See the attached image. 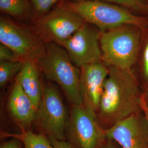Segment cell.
Returning a JSON list of instances; mask_svg holds the SVG:
<instances>
[{
	"mask_svg": "<svg viewBox=\"0 0 148 148\" xmlns=\"http://www.w3.org/2000/svg\"></svg>",
	"mask_w": 148,
	"mask_h": 148,
	"instance_id": "obj_27",
	"label": "cell"
},
{
	"mask_svg": "<svg viewBox=\"0 0 148 148\" xmlns=\"http://www.w3.org/2000/svg\"><path fill=\"white\" fill-rule=\"evenodd\" d=\"M1 12L18 19H26L32 12L30 0H0Z\"/></svg>",
	"mask_w": 148,
	"mask_h": 148,
	"instance_id": "obj_15",
	"label": "cell"
},
{
	"mask_svg": "<svg viewBox=\"0 0 148 148\" xmlns=\"http://www.w3.org/2000/svg\"><path fill=\"white\" fill-rule=\"evenodd\" d=\"M65 140L75 148H104L108 139L95 112L82 105L71 106Z\"/></svg>",
	"mask_w": 148,
	"mask_h": 148,
	"instance_id": "obj_5",
	"label": "cell"
},
{
	"mask_svg": "<svg viewBox=\"0 0 148 148\" xmlns=\"http://www.w3.org/2000/svg\"><path fill=\"white\" fill-rule=\"evenodd\" d=\"M40 69L36 60L27 59L23 61L21 71L16 81L38 108L42 95V85L40 78Z\"/></svg>",
	"mask_w": 148,
	"mask_h": 148,
	"instance_id": "obj_13",
	"label": "cell"
},
{
	"mask_svg": "<svg viewBox=\"0 0 148 148\" xmlns=\"http://www.w3.org/2000/svg\"><path fill=\"white\" fill-rule=\"evenodd\" d=\"M32 12L38 18L52 10L59 0H30Z\"/></svg>",
	"mask_w": 148,
	"mask_h": 148,
	"instance_id": "obj_19",
	"label": "cell"
},
{
	"mask_svg": "<svg viewBox=\"0 0 148 148\" xmlns=\"http://www.w3.org/2000/svg\"><path fill=\"white\" fill-rule=\"evenodd\" d=\"M101 32L84 22L67 40L59 45L63 47L73 63L78 68L85 64L102 61L100 46Z\"/></svg>",
	"mask_w": 148,
	"mask_h": 148,
	"instance_id": "obj_9",
	"label": "cell"
},
{
	"mask_svg": "<svg viewBox=\"0 0 148 148\" xmlns=\"http://www.w3.org/2000/svg\"><path fill=\"white\" fill-rule=\"evenodd\" d=\"M142 110H143V112L144 114V115L145 116V118L147 119V121L148 122V108H147V106H146L144 101V98H142Z\"/></svg>",
	"mask_w": 148,
	"mask_h": 148,
	"instance_id": "obj_23",
	"label": "cell"
},
{
	"mask_svg": "<svg viewBox=\"0 0 148 148\" xmlns=\"http://www.w3.org/2000/svg\"><path fill=\"white\" fill-rule=\"evenodd\" d=\"M136 66L134 69L144 91L148 87V29L145 32Z\"/></svg>",
	"mask_w": 148,
	"mask_h": 148,
	"instance_id": "obj_16",
	"label": "cell"
},
{
	"mask_svg": "<svg viewBox=\"0 0 148 148\" xmlns=\"http://www.w3.org/2000/svg\"><path fill=\"white\" fill-rule=\"evenodd\" d=\"M106 131L108 139L118 143L122 148H148V124L143 111Z\"/></svg>",
	"mask_w": 148,
	"mask_h": 148,
	"instance_id": "obj_10",
	"label": "cell"
},
{
	"mask_svg": "<svg viewBox=\"0 0 148 148\" xmlns=\"http://www.w3.org/2000/svg\"><path fill=\"white\" fill-rule=\"evenodd\" d=\"M85 21L62 5L38 18L35 32L45 41L60 45L71 37Z\"/></svg>",
	"mask_w": 148,
	"mask_h": 148,
	"instance_id": "obj_8",
	"label": "cell"
},
{
	"mask_svg": "<svg viewBox=\"0 0 148 148\" xmlns=\"http://www.w3.org/2000/svg\"><path fill=\"white\" fill-rule=\"evenodd\" d=\"M138 1H139L141 2H142V3H144L148 5V0H138Z\"/></svg>",
	"mask_w": 148,
	"mask_h": 148,
	"instance_id": "obj_26",
	"label": "cell"
},
{
	"mask_svg": "<svg viewBox=\"0 0 148 148\" xmlns=\"http://www.w3.org/2000/svg\"><path fill=\"white\" fill-rule=\"evenodd\" d=\"M21 61L14 53L5 45L0 43V62Z\"/></svg>",
	"mask_w": 148,
	"mask_h": 148,
	"instance_id": "obj_20",
	"label": "cell"
},
{
	"mask_svg": "<svg viewBox=\"0 0 148 148\" xmlns=\"http://www.w3.org/2000/svg\"><path fill=\"white\" fill-rule=\"evenodd\" d=\"M70 1H86V0H70ZM111 3L121 5L134 12L137 14H147L148 12V5L142 3L138 0H93Z\"/></svg>",
	"mask_w": 148,
	"mask_h": 148,
	"instance_id": "obj_18",
	"label": "cell"
},
{
	"mask_svg": "<svg viewBox=\"0 0 148 148\" xmlns=\"http://www.w3.org/2000/svg\"><path fill=\"white\" fill-rule=\"evenodd\" d=\"M61 5L74 12L100 32L126 25L148 29V17L139 16L121 5L93 0L69 1Z\"/></svg>",
	"mask_w": 148,
	"mask_h": 148,
	"instance_id": "obj_3",
	"label": "cell"
},
{
	"mask_svg": "<svg viewBox=\"0 0 148 148\" xmlns=\"http://www.w3.org/2000/svg\"><path fill=\"white\" fill-rule=\"evenodd\" d=\"M5 137L16 138L21 140L24 148H56L49 138L42 133H35L32 131H21L19 133H1Z\"/></svg>",
	"mask_w": 148,
	"mask_h": 148,
	"instance_id": "obj_14",
	"label": "cell"
},
{
	"mask_svg": "<svg viewBox=\"0 0 148 148\" xmlns=\"http://www.w3.org/2000/svg\"><path fill=\"white\" fill-rule=\"evenodd\" d=\"M0 148H24V147L21 140L16 138L11 137L10 139L1 144Z\"/></svg>",
	"mask_w": 148,
	"mask_h": 148,
	"instance_id": "obj_21",
	"label": "cell"
},
{
	"mask_svg": "<svg viewBox=\"0 0 148 148\" xmlns=\"http://www.w3.org/2000/svg\"><path fill=\"white\" fill-rule=\"evenodd\" d=\"M109 68L103 61L79 68V90L82 104L97 114Z\"/></svg>",
	"mask_w": 148,
	"mask_h": 148,
	"instance_id": "obj_11",
	"label": "cell"
},
{
	"mask_svg": "<svg viewBox=\"0 0 148 148\" xmlns=\"http://www.w3.org/2000/svg\"><path fill=\"white\" fill-rule=\"evenodd\" d=\"M0 42L11 49L19 59L37 61L45 50L46 42L36 32L1 16Z\"/></svg>",
	"mask_w": 148,
	"mask_h": 148,
	"instance_id": "obj_7",
	"label": "cell"
},
{
	"mask_svg": "<svg viewBox=\"0 0 148 148\" xmlns=\"http://www.w3.org/2000/svg\"><path fill=\"white\" fill-rule=\"evenodd\" d=\"M23 62H0V86L3 87L7 84L21 71Z\"/></svg>",
	"mask_w": 148,
	"mask_h": 148,
	"instance_id": "obj_17",
	"label": "cell"
},
{
	"mask_svg": "<svg viewBox=\"0 0 148 148\" xmlns=\"http://www.w3.org/2000/svg\"><path fill=\"white\" fill-rule=\"evenodd\" d=\"M143 98L144 102L148 108V87L145 90H144Z\"/></svg>",
	"mask_w": 148,
	"mask_h": 148,
	"instance_id": "obj_25",
	"label": "cell"
},
{
	"mask_svg": "<svg viewBox=\"0 0 148 148\" xmlns=\"http://www.w3.org/2000/svg\"><path fill=\"white\" fill-rule=\"evenodd\" d=\"M36 62L44 76L60 86L71 106L82 105L79 68L73 63L63 47L53 42H46L44 52Z\"/></svg>",
	"mask_w": 148,
	"mask_h": 148,
	"instance_id": "obj_4",
	"label": "cell"
},
{
	"mask_svg": "<svg viewBox=\"0 0 148 148\" xmlns=\"http://www.w3.org/2000/svg\"><path fill=\"white\" fill-rule=\"evenodd\" d=\"M109 68L97 116L107 130L117 122L143 111L142 87L134 68Z\"/></svg>",
	"mask_w": 148,
	"mask_h": 148,
	"instance_id": "obj_1",
	"label": "cell"
},
{
	"mask_svg": "<svg viewBox=\"0 0 148 148\" xmlns=\"http://www.w3.org/2000/svg\"><path fill=\"white\" fill-rule=\"evenodd\" d=\"M104 148H119L116 144V142L111 140H108L107 143L106 144L105 147Z\"/></svg>",
	"mask_w": 148,
	"mask_h": 148,
	"instance_id": "obj_24",
	"label": "cell"
},
{
	"mask_svg": "<svg viewBox=\"0 0 148 148\" xmlns=\"http://www.w3.org/2000/svg\"><path fill=\"white\" fill-rule=\"evenodd\" d=\"M51 143L56 148H75L66 140H58L53 138L48 137Z\"/></svg>",
	"mask_w": 148,
	"mask_h": 148,
	"instance_id": "obj_22",
	"label": "cell"
},
{
	"mask_svg": "<svg viewBox=\"0 0 148 148\" xmlns=\"http://www.w3.org/2000/svg\"><path fill=\"white\" fill-rule=\"evenodd\" d=\"M69 116L58 90L50 84L42 85V95L34 122L40 132L48 137L65 140Z\"/></svg>",
	"mask_w": 148,
	"mask_h": 148,
	"instance_id": "obj_6",
	"label": "cell"
},
{
	"mask_svg": "<svg viewBox=\"0 0 148 148\" xmlns=\"http://www.w3.org/2000/svg\"><path fill=\"white\" fill-rule=\"evenodd\" d=\"M7 108L11 117L21 131L29 130L35 120L37 108L16 81L9 95Z\"/></svg>",
	"mask_w": 148,
	"mask_h": 148,
	"instance_id": "obj_12",
	"label": "cell"
},
{
	"mask_svg": "<svg viewBox=\"0 0 148 148\" xmlns=\"http://www.w3.org/2000/svg\"><path fill=\"white\" fill-rule=\"evenodd\" d=\"M147 30L126 25L101 32L102 61L108 67L123 70L134 68Z\"/></svg>",
	"mask_w": 148,
	"mask_h": 148,
	"instance_id": "obj_2",
	"label": "cell"
}]
</instances>
